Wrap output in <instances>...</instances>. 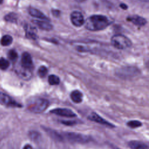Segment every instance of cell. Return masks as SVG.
Segmentation results:
<instances>
[{
  "instance_id": "obj_17",
  "label": "cell",
  "mask_w": 149,
  "mask_h": 149,
  "mask_svg": "<svg viewBox=\"0 0 149 149\" xmlns=\"http://www.w3.org/2000/svg\"><path fill=\"white\" fill-rule=\"evenodd\" d=\"M12 41L13 39L11 36L9 35H5L2 37L0 42L2 46H8L12 42Z\"/></svg>"
},
{
  "instance_id": "obj_13",
  "label": "cell",
  "mask_w": 149,
  "mask_h": 149,
  "mask_svg": "<svg viewBox=\"0 0 149 149\" xmlns=\"http://www.w3.org/2000/svg\"><path fill=\"white\" fill-rule=\"evenodd\" d=\"M33 22L36 24L39 28L45 30H51L52 29V25L47 20H33Z\"/></svg>"
},
{
  "instance_id": "obj_21",
  "label": "cell",
  "mask_w": 149,
  "mask_h": 149,
  "mask_svg": "<svg viewBox=\"0 0 149 149\" xmlns=\"http://www.w3.org/2000/svg\"><path fill=\"white\" fill-rule=\"evenodd\" d=\"M9 66V62L5 58H0V69L2 70L6 69Z\"/></svg>"
},
{
  "instance_id": "obj_10",
  "label": "cell",
  "mask_w": 149,
  "mask_h": 149,
  "mask_svg": "<svg viewBox=\"0 0 149 149\" xmlns=\"http://www.w3.org/2000/svg\"><path fill=\"white\" fill-rule=\"evenodd\" d=\"M126 19L127 21L130 22L134 24L139 26H143L147 23V20L146 19L137 15L130 16L127 17Z\"/></svg>"
},
{
  "instance_id": "obj_23",
  "label": "cell",
  "mask_w": 149,
  "mask_h": 149,
  "mask_svg": "<svg viewBox=\"0 0 149 149\" xmlns=\"http://www.w3.org/2000/svg\"><path fill=\"white\" fill-rule=\"evenodd\" d=\"M8 58L12 61H15V60L17 59V53L16 52V51L12 49L9 51L8 54Z\"/></svg>"
},
{
  "instance_id": "obj_7",
  "label": "cell",
  "mask_w": 149,
  "mask_h": 149,
  "mask_svg": "<svg viewBox=\"0 0 149 149\" xmlns=\"http://www.w3.org/2000/svg\"><path fill=\"white\" fill-rule=\"evenodd\" d=\"M52 113L68 118L75 117L76 115L70 109L67 108H56L51 111Z\"/></svg>"
},
{
  "instance_id": "obj_18",
  "label": "cell",
  "mask_w": 149,
  "mask_h": 149,
  "mask_svg": "<svg viewBox=\"0 0 149 149\" xmlns=\"http://www.w3.org/2000/svg\"><path fill=\"white\" fill-rule=\"evenodd\" d=\"M48 83L50 85H58L60 83V79L58 76L55 74L49 75L48 77Z\"/></svg>"
},
{
  "instance_id": "obj_11",
  "label": "cell",
  "mask_w": 149,
  "mask_h": 149,
  "mask_svg": "<svg viewBox=\"0 0 149 149\" xmlns=\"http://www.w3.org/2000/svg\"><path fill=\"white\" fill-rule=\"evenodd\" d=\"M16 72L19 76L24 80H29L32 76L31 70L25 68L22 65L20 68H17Z\"/></svg>"
},
{
  "instance_id": "obj_1",
  "label": "cell",
  "mask_w": 149,
  "mask_h": 149,
  "mask_svg": "<svg viewBox=\"0 0 149 149\" xmlns=\"http://www.w3.org/2000/svg\"><path fill=\"white\" fill-rule=\"evenodd\" d=\"M112 22V20L106 16L94 15L84 21L85 27L90 31H99L107 28Z\"/></svg>"
},
{
  "instance_id": "obj_28",
  "label": "cell",
  "mask_w": 149,
  "mask_h": 149,
  "mask_svg": "<svg viewBox=\"0 0 149 149\" xmlns=\"http://www.w3.org/2000/svg\"><path fill=\"white\" fill-rule=\"evenodd\" d=\"M139 1H144V2H148V0H139Z\"/></svg>"
},
{
  "instance_id": "obj_16",
  "label": "cell",
  "mask_w": 149,
  "mask_h": 149,
  "mask_svg": "<svg viewBox=\"0 0 149 149\" xmlns=\"http://www.w3.org/2000/svg\"><path fill=\"white\" fill-rule=\"evenodd\" d=\"M72 100L75 103H80L83 100V94L79 90H74L70 94Z\"/></svg>"
},
{
  "instance_id": "obj_15",
  "label": "cell",
  "mask_w": 149,
  "mask_h": 149,
  "mask_svg": "<svg viewBox=\"0 0 149 149\" xmlns=\"http://www.w3.org/2000/svg\"><path fill=\"white\" fill-rule=\"evenodd\" d=\"M129 147L132 149H148V147L145 143L137 140H132L128 143Z\"/></svg>"
},
{
  "instance_id": "obj_6",
  "label": "cell",
  "mask_w": 149,
  "mask_h": 149,
  "mask_svg": "<svg viewBox=\"0 0 149 149\" xmlns=\"http://www.w3.org/2000/svg\"><path fill=\"white\" fill-rule=\"evenodd\" d=\"M0 104L9 107H20V105L8 95L0 92Z\"/></svg>"
},
{
  "instance_id": "obj_9",
  "label": "cell",
  "mask_w": 149,
  "mask_h": 149,
  "mask_svg": "<svg viewBox=\"0 0 149 149\" xmlns=\"http://www.w3.org/2000/svg\"><path fill=\"white\" fill-rule=\"evenodd\" d=\"M88 118L92 120V121H94L95 122H97L98 123H100L101 125H105L106 126H108V127H113L114 126L111 124V123L108 122L107 120H105L104 119H103L102 118H101L100 116H99L98 114L95 113H91L89 116H88Z\"/></svg>"
},
{
  "instance_id": "obj_22",
  "label": "cell",
  "mask_w": 149,
  "mask_h": 149,
  "mask_svg": "<svg viewBox=\"0 0 149 149\" xmlns=\"http://www.w3.org/2000/svg\"><path fill=\"white\" fill-rule=\"evenodd\" d=\"M5 20L6 21L14 23V22H16L17 20V16L15 13H11L5 16Z\"/></svg>"
},
{
  "instance_id": "obj_19",
  "label": "cell",
  "mask_w": 149,
  "mask_h": 149,
  "mask_svg": "<svg viewBox=\"0 0 149 149\" xmlns=\"http://www.w3.org/2000/svg\"><path fill=\"white\" fill-rule=\"evenodd\" d=\"M127 125L130 128H137L141 126V123L139 120H130L127 123Z\"/></svg>"
},
{
  "instance_id": "obj_29",
  "label": "cell",
  "mask_w": 149,
  "mask_h": 149,
  "mask_svg": "<svg viewBox=\"0 0 149 149\" xmlns=\"http://www.w3.org/2000/svg\"><path fill=\"white\" fill-rule=\"evenodd\" d=\"M2 2V0H0V3H1Z\"/></svg>"
},
{
  "instance_id": "obj_3",
  "label": "cell",
  "mask_w": 149,
  "mask_h": 149,
  "mask_svg": "<svg viewBox=\"0 0 149 149\" xmlns=\"http://www.w3.org/2000/svg\"><path fill=\"white\" fill-rule=\"evenodd\" d=\"M111 44L116 48L124 49L132 45V42L129 38L121 34H116L111 38Z\"/></svg>"
},
{
  "instance_id": "obj_2",
  "label": "cell",
  "mask_w": 149,
  "mask_h": 149,
  "mask_svg": "<svg viewBox=\"0 0 149 149\" xmlns=\"http://www.w3.org/2000/svg\"><path fill=\"white\" fill-rule=\"evenodd\" d=\"M48 105L49 102L48 100L42 98H33L27 102L28 109L34 113L43 112Z\"/></svg>"
},
{
  "instance_id": "obj_20",
  "label": "cell",
  "mask_w": 149,
  "mask_h": 149,
  "mask_svg": "<svg viewBox=\"0 0 149 149\" xmlns=\"http://www.w3.org/2000/svg\"><path fill=\"white\" fill-rule=\"evenodd\" d=\"M48 73V69L45 66H41L40 67L38 70V74L40 77H44Z\"/></svg>"
},
{
  "instance_id": "obj_24",
  "label": "cell",
  "mask_w": 149,
  "mask_h": 149,
  "mask_svg": "<svg viewBox=\"0 0 149 149\" xmlns=\"http://www.w3.org/2000/svg\"><path fill=\"white\" fill-rule=\"evenodd\" d=\"M52 14L54 15V16H59V14H60V11H59V10H52Z\"/></svg>"
},
{
  "instance_id": "obj_5",
  "label": "cell",
  "mask_w": 149,
  "mask_h": 149,
  "mask_svg": "<svg viewBox=\"0 0 149 149\" xmlns=\"http://www.w3.org/2000/svg\"><path fill=\"white\" fill-rule=\"evenodd\" d=\"M72 23L76 26L80 27L84 23V19L82 13L79 11H73L70 15Z\"/></svg>"
},
{
  "instance_id": "obj_14",
  "label": "cell",
  "mask_w": 149,
  "mask_h": 149,
  "mask_svg": "<svg viewBox=\"0 0 149 149\" xmlns=\"http://www.w3.org/2000/svg\"><path fill=\"white\" fill-rule=\"evenodd\" d=\"M26 36L28 38L36 40L37 38V30L35 27L31 26L30 25H27L25 27Z\"/></svg>"
},
{
  "instance_id": "obj_4",
  "label": "cell",
  "mask_w": 149,
  "mask_h": 149,
  "mask_svg": "<svg viewBox=\"0 0 149 149\" xmlns=\"http://www.w3.org/2000/svg\"><path fill=\"white\" fill-rule=\"evenodd\" d=\"M66 137L71 141L75 142V143H84L88 142L90 140L89 136L81 134L80 133H64Z\"/></svg>"
},
{
  "instance_id": "obj_26",
  "label": "cell",
  "mask_w": 149,
  "mask_h": 149,
  "mask_svg": "<svg viewBox=\"0 0 149 149\" xmlns=\"http://www.w3.org/2000/svg\"><path fill=\"white\" fill-rule=\"evenodd\" d=\"M23 149H33V148L32 147V146H31L29 144H26L24 146Z\"/></svg>"
},
{
  "instance_id": "obj_12",
  "label": "cell",
  "mask_w": 149,
  "mask_h": 149,
  "mask_svg": "<svg viewBox=\"0 0 149 149\" xmlns=\"http://www.w3.org/2000/svg\"><path fill=\"white\" fill-rule=\"evenodd\" d=\"M29 12L30 13V15H31L32 16L43 20H47L48 21L49 19L47 17V16H45L43 13H42L40 10L34 8H30L29 9Z\"/></svg>"
},
{
  "instance_id": "obj_27",
  "label": "cell",
  "mask_w": 149,
  "mask_h": 149,
  "mask_svg": "<svg viewBox=\"0 0 149 149\" xmlns=\"http://www.w3.org/2000/svg\"><path fill=\"white\" fill-rule=\"evenodd\" d=\"M76 1H77L78 2H83V1H85L86 0H76Z\"/></svg>"
},
{
  "instance_id": "obj_8",
  "label": "cell",
  "mask_w": 149,
  "mask_h": 149,
  "mask_svg": "<svg viewBox=\"0 0 149 149\" xmlns=\"http://www.w3.org/2000/svg\"><path fill=\"white\" fill-rule=\"evenodd\" d=\"M21 65L25 68L32 70L33 60L29 53L24 52L22 54L21 59Z\"/></svg>"
},
{
  "instance_id": "obj_25",
  "label": "cell",
  "mask_w": 149,
  "mask_h": 149,
  "mask_svg": "<svg viewBox=\"0 0 149 149\" xmlns=\"http://www.w3.org/2000/svg\"><path fill=\"white\" fill-rule=\"evenodd\" d=\"M120 8H121L122 9H124V10L127 9V6L126 4L123 3H122L121 4H120Z\"/></svg>"
}]
</instances>
